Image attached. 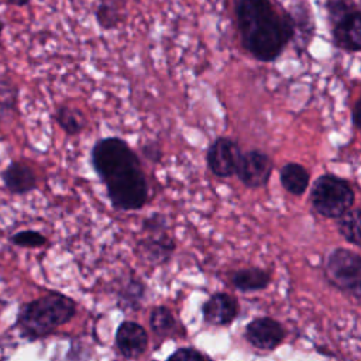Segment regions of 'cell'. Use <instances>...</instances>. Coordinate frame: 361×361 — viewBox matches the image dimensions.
<instances>
[{
	"label": "cell",
	"instance_id": "cell-7",
	"mask_svg": "<svg viewBox=\"0 0 361 361\" xmlns=\"http://www.w3.org/2000/svg\"><path fill=\"white\" fill-rule=\"evenodd\" d=\"M241 154L243 151L235 140L217 137L207 148L206 162L214 176L226 179L235 175Z\"/></svg>",
	"mask_w": 361,
	"mask_h": 361
},
{
	"label": "cell",
	"instance_id": "cell-20",
	"mask_svg": "<svg viewBox=\"0 0 361 361\" xmlns=\"http://www.w3.org/2000/svg\"><path fill=\"white\" fill-rule=\"evenodd\" d=\"M173 324H175L173 317H172L171 312L166 310L165 307H158L152 312L151 326L155 333H159V334L168 333L173 327Z\"/></svg>",
	"mask_w": 361,
	"mask_h": 361
},
{
	"label": "cell",
	"instance_id": "cell-10",
	"mask_svg": "<svg viewBox=\"0 0 361 361\" xmlns=\"http://www.w3.org/2000/svg\"><path fill=\"white\" fill-rule=\"evenodd\" d=\"M247 338L257 348L272 350L283 338L282 327L272 319H257L247 326Z\"/></svg>",
	"mask_w": 361,
	"mask_h": 361
},
{
	"label": "cell",
	"instance_id": "cell-11",
	"mask_svg": "<svg viewBox=\"0 0 361 361\" xmlns=\"http://www.w3.org/2000/svg\"><path fill=\"white\" fill-rule=\"evenodd\" d=\"M289 14L292 17L293 30H295V35L292 41L295 42V47L299 54L306 52L316 32L312 11L306 3H296L295 7L289 11Z\"/></svg>",
	"mask_w": 361,
	"mask_h": 361
},
{
	"label": "cell",
	"instance_id": "cell-1",
	"mask_svg": "<svg viewBox=\"0 0 361 361\" xmlns=\"http://www.w3.org/2000/svg\"><path fill=\"white\" fill-rule=\"evenodd\" d=\"M90 164L104 183L107 197L117 210H138L148 200V182L141 161L120 137L97 140L90 151Z\"/></svg>",
	"mask_w": 361,
	"mask_h": 361
},
{
	"label": "cell",
	"instance_id": "cell-12",
	"mask_svg": "<svg viewBox=\"0 0 361 361\" xmlns=\"http://www.w3.org/2000/svg\"><path fill=\"white\" fill-rule=\"evenodd\" d=\"M117 345L127 358L141 355L147 347V334L144 329L133 322H126L118 327Z\"/></svg>",
	"mask_w": 361,
	"mask_h": 361
},
{
	"label": "cell",
	"instance_id": "cell-26",
	"mask_svg": "<svg viewBox=\"0 0 361 361\" xmlns=\"http://www.w3.org/2000/svg\"><path fill=\"white\" fill-rule=\"evenodd\" d=\"M1 34H3V23L0 21V37H1Z\"/></svg>",
	"mask_w": 361,
	"mask_h": 361
},
{
	"label": "cell",
	"instance_id": "cell-15",
	"mask_svg": "<svg viewBox=\"0 0 361 361\" xmlns=\"http://www.w3.org/2000/svg\"><path fill=\"white\" fill-rule=\"evenodd\" d=\"M55 121L68 135L80 134L87 123L85 114L79 109L71 106H59L55 111Z\"/></svg>",
	"mask_w": 361,
	"mask_h": 361
},
{
	"label": "cell",
	"instance_id": "cell-3",
	"mask_svg": "<svg viewBox=\"0 0 361 361\" xmlns=\"http://www.w3.org/2000/svg\"><path fill=\"white\" fill-rule=\"evenodd\" d=\"M75 313V305L66 296L51 293L25 305L18 316V327L31 338L41 337L66 323Z\"/></svg>",
	"mask_w": 361,
	"mask_h": 361
},
{
	"label": "cell",
	"instance_id": "cell-6",
	"mask_svg": "<svg viewBox=\"0 0 361 361\" xmlns=\"http://www.w3.org/2000/svg\"><path fill=\"white\" fill-rule=\"evenodd\" d=\"M327 275L340 288L353 290L355 295L360 292L361 282V261L360 257L345 248L334 250L327 259Z\"/></svg>",
	"mask_w": 361,
	"mask_h": 361
},
{
	"label": "cell",
	"instance_id": "cell-8",
	"mask_svg": "<svg viewBox=\"0 0 361 361\" xmlns=\"http://www.w3.org/2000/svg\"><path fill=\"white\" fill-rule=\"evenodd\" d=\"M272 169L274 164L269 155L261 149L252 148L241 154L235 175L245 188L258 189L268 183Z\"/></svg>",
	"mask_w": 361,
	"mask_h": 361
},
{
	"label": "cell",
	"instance_id": "cell-22",
	"mask_svg": "<svg viewBox=\"0 0 361 361\" xmlns=\"http://www.w3.org/2000/svg\"><path fill=\"white\" fill-rule=\"evenodd\" d=\"M142 155L152 164H159L162 161L164 152L158 141H147L141 145Z\"/></svg>",
	"mask_w": 361,
	"mask_h": 361
},
{
	"label": "cell",
	"instance_id": "cell-24",
	"mask_svg": "<svg viewBox=\"0 0 361 361\" xmlns=\"http://www.w3.org/2000/svg\"><path fill=\"white\" fill-rule=\"evenodd\" d=\"M360 99H357V102L354 103V106L351 107V123L354 128H360Z\"/></svg>",
	"mask_w": 361,
	"mask_h": 361
},
{
	"label": "cell",
	"instance_id": "cell-25",
	"mask_svg": "<svg viewBox=\"0 0 361 361\" xmlns=\"http://www.w3.org/2000/svg\"><path fill=\"white\" fill-rule=\"evenodd\" d=\"M8 4H13V6H17V7H24L27 6L31 0H6Z\"/></svg>",
	"mask_w": 361,
	"mask_h": 361
},
{
	"label": "cell",
	"instance_id": "cell-13",
	"mask_svg": "<svg viewBox=\"0 0 361 361\" xmlns=\"http://www.w3.org/2000/svg\"><path fill=\"white\" fill-rule=\"evenodd\" d=\"M279 182L290 195L302 196L310 183V173L299 162H286L279 169Z\"/></svg>",
	"mask_w": 361,
	"mask_h": 361
},
{
	"label": "cell",
	"instance_id": "cell-19",
	"mask_svg": "<svg viewBox=\"0 0 361 361\" xmlns=\"http://www.w3.org/2000/svg\"><path fill=\"white\" fill-rule=\"evenodd\" d=\"M18 100V89L14 83L0 78V110H14Z\"/></svg>",
	"mask_w": 361,
	"mask_h": 361
},
{
	"label": "cell",
	"instance_id": "cell-21",
	"mask_svg": "<svg viewBox=\"0 0 361 361\" xmlns=\"http://www.w3.org/2000/svg\"><path fill=\"white\" fill-rule=\"evenodd\" d=\"M11 243L20 247H39L47 243V238L34 230H24L11 237Z\"/></svg>",
	"mask_w": 361,
	"mask_h": 361
},
{
	"label": "cell",
	"instance_id": "cell-2",
	"mask_svg": "<svg viewBox=\"0 0 361 361\" xmlns=\"http://www.w3.org/2000/svg\"><path fill=\"white\" fill-rule=\"evenodd\" d=\"M235 20L244 49L259 62H274L292 42L289 10L272 0H235Z\"/></svg>",
	"mask_w": 361,
	"mask_h": 361
},
{
	"label": "cell",
	"instance_id": "cell-5",
	"mask_svg": "<svg viewBox=\"0 0 361 361\" xmlns=\"http://www.w3.org/2000/svg\"><path fill=\"white\" fill-rule=\"evenodd\" d=\"M310 202L320 216L338 219L353 207L355 192L351 182L327 172L314 180L310 190Z\"/></svg>",
	"mask_w": 361,
	"mask_h": 361
},
{
	"label": "cell",
	"instance_id": "cell-14",
	"mask_svg": "<svg viewBox=\"0 0 361 361\" xmlns=\"http://www.w3.org/2000/svg\"><path fill=\"white\" fill-rule=\"evenodd\" d=\"M203 313L204 319L212 324H227L234 319L237 313V305L228 295L219 293L204 305Z\"/></svg>",
	"mask_w": 361,
	"mask_h": 361
},
{
	"label": "cell",
	"instance_id": "cell-18",
	"mask_svg": "<svg viewBox=\"0 0 361 361\" xmlns=\"http://www.w3.org/2000/svg\"><path fill=\"white\" fill-rule=\"evenodd\" d=\"M233 281L241 290H257L268 285L269 276L261 269H243L234 275Z\"/></svg>",
	"mask_w": 361,
	"mask_h": 361
},
{
	"label": "cell",
	"instance_id": "cell-9",
	"mask_svg": "<svg viewBox=\"0 0 361 361\" xmlns=\"http://www.w3.org/2000/svg\"><path fill=\"white\" fill-rule=\"evenodd\" d=\"M1 180L6 189L13 195H25L37 189L38 185L34 169L21 161H11L1 172Z\"/></svg>",
	"mask_w": 361,
	"mask_h": 361
},
{
	"label": "cell",
	"instance_id": "cell-23",
	"mask_svg": "<svg viewBox=\"0 0 361 361\" xmlns=\"http://www.w3.org/2000/svg\"><path fill=\"white\" fill-rule=\"evenodd\" d=\"M168 361H203V360L193 350H179Z\"/></svg>",
	"mask_w": 361,
	"mask_h": 361
},
{
	"label": "cell",
	"instance_id": "cell-4",
	"mask_svg": "<svg viewBox=\"0 0 361 361\" xmlns=\"http://www.w3.org/2000/svg\"><path fill=\"white\" fill-rule=\"evenodd\" d=\"M333 45L347 54L361 51V11L354 0H324Z\"/></svg>",
	"mask_w": 361,
	"mask_h": 361
},
{
	"label": "cell",
	"instance_id": "cell-16",
	"mask_svg": "<svg viewBox=\"0 0 361 361\" xmlns=\"http://www.w3.org/2000/svg\"><path fill=\"white\" fill-rule=\"evenodd\" d=\"M96 23L102 30H114L121 21L123 14L120 6L114 0H102L96 7Z\"/></svg>",
	"mask_w": 361,
	"mask_h": 361
},
{
	"label": "cell",
	"instance_id": "cell-17",
	"mask_svg": "<svg viewBox=\"0 0 361 361\" xmlns=\"http://www.w3.org/2000/svg\"><path fill=\"white\" fill-rule=\"evenodd\" d=\"M360 220L358 207H351L337 219L338 233L354 245H360Z\"/></svg>",
	"mask_w": 361,
	"mask_h": 361
}]
</instances>
